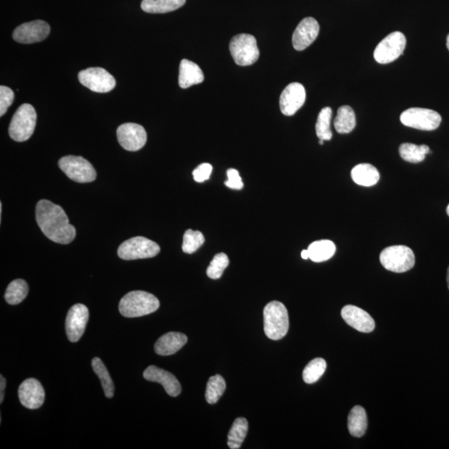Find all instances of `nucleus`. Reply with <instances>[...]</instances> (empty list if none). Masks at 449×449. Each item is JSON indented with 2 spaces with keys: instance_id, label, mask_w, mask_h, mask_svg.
Wrapping results in <instances>:
<instances>
[{
  "instance_id": "nucleus-1",
  "label": "nucleus",
  "mask_w": 449,
  "mask_h": 449,
  "mask_svg": "<svg viewBox=\"0 0 449 449\" xmlns=\"http://www.w3.org/2000/svg\"><path fill=\"white\" fill-rule=\"evenodd\" d=\"M36 221L42 232L52 242L67 245L75 240L76 229L58 205L41 200L36 206Z\"/></svg>"
},
{
  "instance_id": "nucleus-2",
  "label": "nucleus",
  "mask_w": 449,
  "mask_h": 449,
  "mask_svg": "<svg viewBox=\"0 0 449 449\" xmlns=\"http://www.w3.org/2000/svg\"><path fill=\"white\" fill-rule=\"evenodd\" d=\"M160 306L157 297L148 292L135 291L121 298L119 311L126 318H135L153 313Z\"/></svg>"
},
{
  "instance_id": "nucleus-3",
  "label": "nucleus",
  "mask_w": 449,
  "mask_h": 449,
  "mask_svg": "<svg viewBox=\"0 0 449 449\" xmlns=\"http://www.w3.org/2000/svg\"><path fill=\"white\" fill-rule=\"evenodd\" d=\"M264 315V330L268 338L279 340L286 335L289 330V315L286 307L279 301H271L263 311Z\"/></svg>"
},
{
  "instance_id": "nucleus-4",
  "label": "nucleus",
  "mask_w": 449,
  "mask_h": 449,
  "mask_svg": "<svg viewBox=\"0 0 449 449\" xmlns=\"http://www.w3.org/2000/svg\"><path fill=\"white\" fill-rule=\"evenodd\" d=\"M37 114L33 107L24 104L14 114L9 128L11 138L18 143L31 138L36 129Z\"/></svg>"
},
{
  "instance_id": "nucleus-5",
  "label": "nucleus",
  "mask_w": 449,
  "mask_h": 449,
  "mask_svg": "<svg viewBox=\"0 0 449 449\" xmlns=\"http://www.w3.org/2000/svg\"><path fill=\"white\" fill-rule=\"evenodd\" d=\"M379 261L385 269L395 273H404L411 270L414 266L416 256L408 247L393 246L383 250L380 254Z\"/></svg>"
},
{
  "instance_id": "nucleus-6",
  "label": "nucleus",
  "mask_w": 449,
  "mask_h": 449,
  "mask_svg": "<svg viewBox=\"0 0 449 449\" xmlns=\"http://www.w3.org/2000/svg\"><path fill=\"white\" fill-rule=\"evenodd\" d=\"M230 52L237 65L250 66L260 57L256 38L251 34L242 33L232 38Z\"/></svg>"
},
{
  "instance_id": "nucleus-7",
  "label": "nucleus",
  "mask_w": 449,
  "mask_h": 449,
  "mask_svg": "<svg viewBox=\"0 0 449 449\" xmlns=\"http://www.w3.org/2000/svg\"><path fill=\"white\" fill-rule=\"evenodd\" d=\"M160 252L158 244L144 237H136L121 243L118 255L125 261L153 258Z\"/></svg>"
},
{
  "instance_id": "nucleus-8",
  "label": "nucleus",
  "mask_w": 449,
  "mask_h": 449,
  "mask_svg": "<svg viewBox=\"0 0 449 449\" xmlns=\"http://www.w3.org/2000/svg\"><path fill=\"white\" fill-rule=\"evenodd\" d=\"M401 123L409 128L422 131L436 130L440 126L442 118L438 112L421 107L405 110L400 116Z\"/></svg>"
},
{
  "instance_id": "nucleus-9",
  "label": "nucleus",
  "mask_w": 449,
  "mask_h": 449,
  "mask_svg": "<svg viewBox=\"0 0 449 449\" xmlns=\"http://www.w3.org/2000/svg\"><path fill=\"white\" fill-rule=\"evenodd\" d=\"M58 166L68 178L76 183H92L97 178L95 168L89 161L82 157L66 156L60 160Z\"/></svg>"
},
{
  "instance_id": "nucleus-10",
  "label": "nucleus",
  "mask_w": 449,
  "mask_h": 449,
  "mask_svg": "<svg viewBox=\"0 0 449 449\" xmlns=\"http://www.w3.org/2000/svg\"><path fill=\"white\" fill-rule=\"evenodd\" d=\"M406 42V38L401 32L396 31L389 34L375 48V61L382 65H387L398 60L404 53Z\"/></svg>"
},
{
  "instance_id": "nucleus-11",
  "label": "nucleus",
  "mask_w": 449,
  "mask_h": 449,
  "mask_svg": "<svg viewBox=\"0 0 449 449\" xmlns=\"http://www.w3.org/2000/svg\"><path fill=\"white\" fill-rule=\"evenodd\" d=\"M79 80L82 85L100 94L109 92L116 86L114 77L102 67H90L82 70L79 73Z\"/></svg>"
},
{
  "instance_id": "nucleus-12",
  "label": "nucleus",
  "mask_w": 449,
  "mask_h": 449,
  "mask_svg": "<svg viewBox=\"0 0 449 449\" xmlns=\"http://www.w3.org/2000/svg\"><path fill=\"white\" fill-rule=\"evenodd\" d=\"M90 311L85 305L77 304L71 307L66 317L65 329L68 340L77 342L85 334Z\"/></svg>"
},
{
  "instance_id": "nucleus-13",
  "label": "nucleus",
  "mask_w": 449,
  "mask_h": 449,
  "mask_svg": "<svg viewBox=\"0 0 449 449\" xmlns=\"http://www.w3.org/2000/svg\"><path fill=\"white\" fill-rule=\"evenodd\" d=\"M119 143L126 151L136 152L144 148L148 135L143 126L136 124H124L117 130Z\"/></svg>"
},
{
  "instance_id": "nucleus-14",
  "label": "nucleus",
  "mask_w": 449,
  "mask_h": 449,
  "mask_svg": "<svg viewBox=\"0 0 449 449\" xmlns=\"http://www.w3.org/2000/svg\"><path fill=\"white\" fill-rule=\"evenodd\" d=\"M50 33V26L43 21L24 23L16 28L13 33V38L18 43H34L42 42Z\"/></svg>"
},
{
  "instance_id": "nucleus-15",
  "label": "nucleus",
  "mask_w": 449,
  "mask_h": 449,
  "mask_svg": "<svg viewBox=\"0 0 449 449\" xmlns=\"http://www.w3.org/2000/svg\"><path fill=\"white\" fill-rule=\"evenodd\" d=\"M306 99L305 87L300 82L288 85L280 97V107L283 114L293 116L304 105Z\"/></svg>"
},
{
  "instance_id": "nucleus-16",
  "label": "nucleus",
  "mask_w": 449,
  "mask_h": 449,
  "mask_svg": "<svg viewBox=\"0 0 449 449\" xmlns=\"http://www.w3.org/2000/svg\"><path fill=\"white\" fill-rule=\"evenodd\" d=\"M320 33L319 23L312 17L303 19L296 28L292 36L293 47L297 51L305 50L312 45Z\"/></svg>"
},
{
  "instance_id": "nucleus-17",
  "label": "nucleus",
  "mask_w": 449,
  "mask_h": 449,
  "mask_svg": "<svg viewBox=\"0 0 449 449\" xmlns=\"http://www.w3.org/2000/svg\"><path fill=\"white\" fill-rule=\"evenodd\" d=\"M18 398L23 407L29 409L40 408L45 403V389L37 379H28L18 388Z\"/></svg>"
},
{
  "instance_id": "nucleus-18",
  "label": "nucleus",
  "mask_w": 449,
  "mask_h": 449,
  "mask_svg": "<svg viewBox=\"0 0 449 449\" xmlns=\"http://www.w3.org/2000/svg\"><path fill=\"white\" fill-rule=\"evenodd\" d=\"M144 377L150 382H156L163 385L170 396L178 397L182 392V385L172 373L160 369L155 365H151L144 372Z\"/></svg>"
},
{
  "instance_id": "nucleus-19",
  "label": "nucleus",
  "mask_w": 449,
  "mask_h": 449,
  "mask_svg": "<svg viewBox=\"0 0 449 449\" xmlns=\"http://www.w3.org/2000/svg\"><path fill=\"white\" fill-rule=\"evenodd\" d=\"M341 316L346 323L362 333H370L375 328V322L372 317L357 306H345L341 310Z\"/></svg>"
},
{
  "instance_id": "nucleus-20",
  "label": "nucleus",
  "mask_w": 449,
  "mask_h": 449,
  "mask_svg": "<svg viewBox=\"0 0 449 449\" xmlns=\"http://www.w3.org/2000/svg\"><path fill=\"white\" fill-rule=\"evenodd\" d=\"M188 343V337L179 332H169L160 337L155 344V352L159 355L168 356L177 353Z\"/></svg>"
},
{
  "instance_id": "nucleus-21",
  "label": "nucleus",
  "mask_w": 449,
  "mask_h": 449,
  "mask_svg": "<svg viewBox=\"0 0 449 449\" xmlns=\"http://www.w3.org/2000/svg\"><path fill=\"white\" fill-rule=\"evenodd\" d=\"M205 77L197 63L183 60L180 63L178 84L182 89H188L193 85L202 84Z\"/></svg>"
},
{
  "instance_id": "nucleus-22",
  "label": "nucleus",
  "mask_w": 449,
  "mask_h": 449,
  "mask_svg": "<svg viewBox=\"0 0 449 449\" xmlns=\"http://www.w3.org/2000/svg\"><path fill=\"white\" fill-rule=\"evenodd\" d=\"M351 177L356 184L362 187H372L378 183L380 175L373 165L362 163L355 166L351 171Z\"/></svg>"
},
{
  "instance_id": "nucleus-23",
  "label": "nucleus",
  "mask_w": 449,
  "mask_h": 449,
  "mask_svg": "<svg viewBox=\"0 0 449 449\" xmlns=\"http://www.w3.org/2000/svg\"><path fill=\"white\" fill-rule=\"evenodd\" d=\"M187 0H143L141 8L146 13H166L183 7Z\"/></svg>"
},
{
  "instance_id": "nucleus-24",
  "label": "nucleus",
  "mask_w": 449,
  "mask_h": 449,
  "mask_svg": "<svg viewBox=\"0 0 449 449\" xmlns=\"http://www.w3.org/2000/svg\"><path fill=\"white\" fill-rule=\"evenodd\" d=\"M367 426V414L364 409L357 405L351 409L348 417V428L351 436L356 438L362 437Z\"/></svg>"
},
{
  "instance_id": "nucleus-25",
  "label": "nucleus",
  "mask_w": 449,
  "mask_h": 449,
  "mask_svg": "<svg viewBox=\"0 0 449 449\" xmlns=\"http://www.w3.org/2000/svg\"><path fill=\"white\" fill-rule=\"evenodd\" d=\"M307 251L309 252V259L319 263L330 260L335 255L336 247L333 242L322 240L311 243Z\"/></svg>"
},
{
  "instance_id": "nucleus-26",
  "label": "nucleus",
  "mask_w": 449,
  "mask_h": 449,
  "mask_svg": "<svg viewBox=\"0 0 449 449\" xmlns=\"http://www.w3.org/2000/svg\"><path fill=\"white\" fill-rule=\"evenodd\" d=\"M335 129L339 134H350L356 126V119L352 107L350 106L340 107L337 112L334 121Z\"/></svg>"
},
{
  "instance_id": "nucleus-27",
  "label": "nucleus",
  "mask_w": 449,
  "mask_h": 449,
  "mask_svg": "<svg viewBox=\"0 0 449 449\" xmlns=\"http://www.w3.org/2000/svg\"><path fill=\"white\" fill-rule=\"evenodd\" d=\"M429 153H431V149L427 145L418 146L413 144H403L399 146L400 157L411 163L423 162Z\"/></svg>"
},
{
  "instance_id": "nucleus-28",
  "label": "nucleus",
  "mask_w": 449,
  "mask_h": 449,
  "mask_svg": "<svg viewBox=\"0 0 449 449\" xmlns=\"http://www.w3.org/2000/svg\"><path fill=\"white\" fill-rule=\"evenodd\" d=\"M248 433V422L245 418H238L234 421L228 433L227 444L231 449L241 448Z\"/></svg>"
},
{
  "instance_id": "nucleus-29",
  "label": "nucleus",
  "mask_w": 449,
  "mask_h": 449,
  "mask_svg": "<svg viewBox=\"0 0 449 449\" xmlns=\"http://www.w3.org/2000/svg\"><path fill=\"white\" fill-rule=\"evenodd\" d=\"M92 367L97 377L99 378L102 389L107 398L114 397L115 392L114 384L110 377L109 370L99 358H94L92 360Z\"/></svg>"
},
{
  "instance_id": "nucleus-30",
  "label": "nucleus",
  "mask_w": 449,
  "mask_h": 449,
  "mask_svg": "<svg viewBox=\"0 0 449 449\" xmlns=\"http://www.w3.org/2000/svg\"><path fill=\"white\" fill-rule=\"evenodd\" d=\"M28 293V286L26 281L22 279H17L13 281L11 284L9 285L6 291V301L7 303L12 305H16L26 299Z\"/></svg>"
},
{
  "instance_id": "nucleus-31",
  "label": "nucleus",
  "mask_w": 449,
  "mask_h": 449,
  "mask_svg": "<svg viewBox=\"0 0 449 449\" xmlns=\"http://www.w3.org/2000/svg\"><path fill=\"white\" fill-rule=\"evenodd\" d=\"M227 384L222 375L217 374L209 379L207 389L206 399L208 404H214L218 402L226 390Z\"/></svg>"
},
{
  "instance_id": "nucleus-32",
  "label": "nucleus",
  "mask_w": 449,
  "mask_h": 449,
  "mask_svg": "<svg viewBox=\"0 0 449 449\" xmlns=\"http://www.w3.org/2000/svg\"><path fill=\"white\" fill-rule=\"evenodd\" d=\"M331 118L332 109L330 107H324L318 115L315 125L316 135L320 140L330 141L333 136L330 129Z\"/></svg>"
},
{
  "instance_id": "nucleus-33",
  "label": "nucleus",
  "mask_w": 449,
  "mask_h": 449,
  "mask_svg": "<svg viewBox=\"0 0 449 449\" xmlns=\"http://www.w3.org/2000/svg\"><path fill=\"white\" fill-rule=\"evenodd\" d=\"M326 369V362L324 359L316 358L311 360L305 366L303 371V379L306 384H314L320 379Z\"/></svg>"
},
{
  "instance_id": "nucleus-34",
  "label": "nucleus",
  "mask_w": 449,
  "mask_h": 449,
  "mask_svg": "<svg viewBox=\"0 0 449 449\" xmlns=\"http://www.w3.org/2000/svg\"><path fill=\"white\" fill-rule=\"evenodd\" d=\"M204 242L205 238L201 232L193 231L189 229L184 234L183 251L187 254H193L197 251Z\"/></svg>"
},
{
  "instance_id": "nucleus-35",
  "label": "nucleus",
  "mask_w": 449,
  "mask_h": 449,
  "mask_svg": "<svg viewBox=\"0 0 449 449\" xmlns=\"http://www.w3.org/2000/svg\"><path fill=\"white\" fill-rule=\"evenodd\" d=\"M229 265V258L224 253L215 256L207 270V275L213 280L220 279Z\"/></svg>"
},
{
  "instance_id": "nucleus-36",
  "label": "nucleus",
  "mask_w": 449,
  "mask_h": 449,
  "mask_svg": "<svg viewBox=\"0 0 449 449\" xmlns=\"http://www.w3.org/2000/svg\"><path fill=\"white\" fill-rule=\"evenodd\" d=\"M14 94L11 89L6 86L0 87V116L6 114L9 107L13 104Z\"/></svg>"
},
{
  "instance_id": "nucleus-37",
  "label": "nucleus",
  "mask_w": 449,
  "mask_h": 449,
  "mask_svg": "<svg viewBox=\"0 0 449 449\" xmlns=\"http://www.w3.org/2000/svg\"><path fill=\"white\" fill-rule=\"evenodd\" d=\"M212 172V166L209 163H202L193 171V175L197 183L206 182Z\"/></svg>"
},
{
  "instance_id": "nucleus-38",
  "label": "nucleus",
  "mask_w": 449,
  "mask_h": 449,
  "mask_svg": "<svg viewBox=\"0 0 449 449\" xmlns=\"http://www.w3.org/2000/svg\"><path fill=\"white\" fill-rule=\"evenodd\" d=\"M227 180L224 185L227 188L233 190H242L244 187L240 174L236 169H229L227 171Z\"/></svg>"
},
{
  "instance_id": "nucleus-39",
  "label": "nucleus",
  "mask_w": 449,
  "mask_h": 449,
  "mask_svg": "<svg viewBox=\"0 0 449 449\" xmlns=\"http://www.w3.org/2000/svg\"><path fill=\"white\" fill-rule=\"evenodd\" d=\"M0 403H3L4 399V389L6 387V379L4 378L3 375L0 377Z\"/></svg>"
},
{
  "instance_id": "nucleus-40",
  "label": "nucleus",
  "mask_w": 449,
  "mask_h": 449,
  "mask_svg": "<svg viewBox=\"0 0 449 449\" xmlns=\"http://www.w3.org/2000/svg\"><path fill=\"white\" fill-rule=\"evenodd\" d=\"M301 257L304 259V260H307L309 259V252L307 250L302 251Z\"/></svg>"
},
{
  "instance_id": "nucleus-41",
  "label": "nucleus",
  "mask_w": 449,
  "mask_h": 449,
  "mask_svg": "<svg viewBox=\"0 0 449 449\" xmlns=\"http://www.w3.org/2000/svg\"><path fill=\"white\" fill-rule=\"evenodd\" d=\"M447 282H448V286L449 289V266H448V274H447Z\"/></svg>"
},
{
  "instance_id": "nucleus-42",
  "label": "nucleus",
  "mask_w": 449,
  "mask_h": 449,
  "mask_svg": "<svg viewBox=\"0 0 449 449\" xmlns=\"http://www.w3.org/2000/svg\"><path fill=\"white\" fill-rule=\"evenodd\" d=\"M447 48H448V50L449 51V34H448V36L447 37Z\"/></svg>"
},
{
  "instance_id": "nucleus-43",
  "label": "nucleus",
  "mask_w": 449,
  "mask_h": 449,
  "mask_svg": "<svg viewBox=\"0 0 449 449\" xmlns=\"http://www.w3.org/2000/svg\"><path fill=\"white\" fill-rule=\"evenodd\" d=\"M324 140H320V145H323L324 144Z\"/></svg>"
},
{
  "instance_id": "nucleus-44",
  "label": "nucleus",
  "mask_w": 449,
  "mask_h": 449,
  "mask_svg": "<svg viewBox=\"0 0 449 449\" xmlns=\"http://www.w3.org/2000/svg\"><path fill=\"white\" fill-rule=\"evenodd\" d=\"M446 212H447V214L448 215V217H449V205H448V206L447 207Z\"/></svg>"
}]
</instances>
